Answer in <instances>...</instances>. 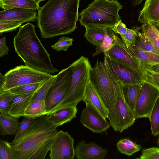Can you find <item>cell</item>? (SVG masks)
Instances as JSON below:
<instances>
[{"label": "cell", "mask_w": 159, "mask_h": 159, "mask_svg": "<svg viewBox=\"0 0 159 159\" xmlns=\"http://www.w3.org/2000/svg\"><path fill=\"white\" fill-rule=\"evenodd\" d=\"M80 0H48L38 10L37 24L42 38L67 34L77 27Z\"/></svg>", "instance_id": "cell-1"}, {"label": "cell", "mask_w": 159, "mask_h": 159, "mask_svg": "<svg viewBox=\"0 0 159 159\" xmlns=\"http://www.w3.org/2000/svg\"><path fill=\"white\" fill-rule=\"evenodd\" d=\"M57 127L49 122L47 115L35 118L21 138L10 143L19 159H44L57 132Z\"/></svg>", "instance_id": "cell-2"}, {"label": "cell", "mask_w": 159, "mask_h": 159, "mask_svg": "<svg viewBox=\"0 0 159 159\" xmlns=\"http://www.w3.org/2000/svg\"><path fill=\"white\" fill-rule=\"evenodd\" d=\"M35 27L30 23L19 27L13 39L16 52L29 67L50 74L58 72L53 66L50 55L37 37Z\"/></svg>", "instance_id": "cell-3"}, {"label": "cell", "mask_w": 159, "mask_h": 159, "mask_svg": "<svg viewBox=\"0 0 159 159\" xmlns=\"http://www.w3.org/2000/svg\"><path fill=\"white\" fill-rule=\"evenodd\" d=\"M122 7L116 0H94L79 14L80 23L85 28L111 27L120 20Z\"/></svg>", "instance_id": "cell-4"}, {"label": "cell", "mask_w": 159, "mask_h": 159, "mask_svg": "<svg viewBox=\"0 0 159 159\" xmlns=\"http://www.w3.org/2000/svg\"><path fill=\"white\" fill-rule=\"evenodd\" d=\"M71 65L72 75L68 91L61 102L52 112L66 107H76L84 99L86 88L90 80V73L92 67L88 59L83 56Z\"/></svg>", "instance_id": "cell-5"}, {"label": "cell", "mask_w": 159, "mask_h": 159, "mask_svg": "<svg viewBox=\"0 0 159 159\" xmlns=\"http://www.w3.org/2000/svg\"><path fill=\"white\" fill-rule=\"evenodd\" d=\"M110 71L113 78L114 98L113 105L108 108L107 118L114 130L121 133L132 125L136 119L125 99L121 83Z\"/></svg>", "instance_id": "cell-6"}, {"label": "cell", "mask_w": 159, "mask_h": 159, "mask_svg": "<svg viewBox=\"0 0 159 159\" xmlns=\"http://www.w3.org/2000/svg\"><path fill=\"white\" fill-rule=\"evenodd\" d=\"M90 81L107 108L113 105L114 98V80L104 62L98 59L90 73Z\"/></svg>", "instance_id": "cell-7"}, {"label": "cell", "mask_w": 159, "mask_h": 159, "mask_svg": "<svg viewBox=\"0 0 159 159\" xmlns=\"http://www.w3.org/2000/svg\"><path fill=\"white\" fill-rule=\"evenodd\" d=\"M5 75V83L0 94L17 87L45 82L53 75L24 65L16 66L7 71Z\"/></svg>", "instance_id": "cell-8"}, {"label": "cell", "mask_w": 159, "mask_h": 159, "mask_svg": "<svg viewBox=\"0 0 159 159\" xmlns=\"http://www.w3.org/2000/svg\"><path fill=\"white\" fill-rule=\"evenodd\" d=\"M71 64L61 70L57 75L44 99L47 114L52 112L66 95L72 78Z\"/></svg>", "instance_id": "cell-9"}, {"label": "cell", "mask_w": 159, "mask_h": 159, "mask_svg": "<svg viewBox=\"0 0 159 159\" xmlns=\"http://www.w3.org/2000/svg\"><path fill=\"white\" fill-rule=\"evenodd\" d=\"M159 97V90L152 85L144 81L141 84L140 94L134 112L136 119L149 118Z\"/></svg>", "instance_id": "cell-10"}, {"label": "cell", "mask_w": 159, "mask_h": 159, "mask_svg": "<svg viewBox=\"0 0 159 159\" xmlns=\"http://www.w3.org/2000/svg\"><path fill=\"white\" fill-rule=\"evenodd\" d=\"M73 138L61 130L57 133L49 151L51 159H73L75 156Z\"/></svg>", "instance_id": "cell-11"}, {"label": "cell", "mask_w": 159, "mask_h": 159, "mask_svg": "<svg viewBox=\"0 0 159 159\" xmlns=\"http://www.w3.org/2000/svg\"><path fill=\"white\" fill-rule=\"evenodd\" d=\"M104 55L106 66L122 85H140L144 81L137 71Z\"/></svg>", "instance_id": "cell-12"}, {"label": "cell", "mask_w": 159, "mask_h": 159, "mask_svg": "<svg viewBox=\"0 0 159 159\" xmlns=\"http://www.w3.org/2000/svg\"><path fill=\"white\" fill-rule=\"evenodd\" d=\"M84 101L86 107L80 115L81 123L94 133H101L107 130L111 126L110 122L91 103L86 100Z\"/></svg>", "instance_id": "cell-13"}, {"label": "cell", "mask_w": 159, "mask_h": 159, "mask_svg": "<svg viewBox=\"0 0 159 159\" xmlns=\"http://www.w3.org/2000/svg\"><path fill=\"white\" fill-rule=\"evenodd\" d=\"M104 54L137 71L139 74V63L133 56L122 39L117 34L116 43Z\"/></svg>", "instance_id": "cell-14"}, {"label": "cell", "mask_w": 159, "mask_h": 159, "mask_svg": "<svg viewBox=\"0 0 159 159\" xmlns=\"http://www.w3.org/2000/svg\"><path fill=\"white\" fill-rule=\"evenodd\" d=\"M77 159H103L108 150L103 149L93 142L86 143L84 140L79 142L75 148Z\"/></svg>", "instance_id": "cell-15"}, {"label": "cell", "mask_w": 159, "mask_h": 159, "mask_svg": "<svg viewBox=\"0 0 159 159\" xmlns=\"http://www.w3.org/2000/svg\"><path fill=\"white\" fill-rule=\"evenodd\" d=\"M36 10L13 7L4 10L0 12V21L13 20L23 23L34 21L37 19Z\"/></svg>", "instance_id": "cell-16"}, {"label": "cell", "mask_w": 159, "mask_h": 159, "mask_svg": "<svg viewBox=\"0 0 159 159\" xmlns=\"http://www.w3.org/2000/svg\"><path fill=\"white\" fill-rule=\"evenodd\" d=\"M34 93L24 95L14 94L10 102L8 115L16 118L24 117V112L31 101Z\"/></svg>", "instance_id": "cell-17"}, {"label": "cell", "mask_w": 159, "mask_h": 159, "mask_svg": "<svg viewBox=\"0 0 159 159\" xmlns=\"http://www.w3.org/2000/svg\"><path fill=\"white\" fill-rule=\"evenodd\" d=\"M77 109L76 106H68L61 108L47 115L48 121L58 127L70 122L76 117Z\"/></svg>", "instance_id": "cell-18"}, {"label": "cell", "mask_w": 159, "mask_h": 159, "mask_svg": "<svg viewBox=\"0 0 159 159\" xmlns=\"http://www.w3.org/2000/svg\"><path fill=\"white\" fill-rule=\"evenodd\" d=\"M85 100L91 103L105 119L107 118L108 108L105 104L90 80L86 88L83 101Z\"/></svg>", "instance_id": "cell-19"}, {"label": "cell", "mask_w": 159, "mask_h": 159, "mask_svg": "<svg viewBox=\"0 0 159 159\" xmlns=\"http://www.w3.org/2000/svg\"><path fill=\"white\" fill-rule=\"evenodd\" d=\"M138 20L142 23L149 21L159 22V0H146Z\"/></svg>", "instance_id": "cell-20"}, {"label": "cell", "mask_w": 159, "mask_h": 159, "mask_svg": "<svg viewBox=\"0 0 159 159\" xmlns=\"http://www.w3.org/2000/svg\"><path fill=\"white\" fill-rule=\"evenodd\" d=\"M139 64L152 66L159 64V55L154 53L139 49L134 46L128 48Z\"/></svg>", "instance_id": "cell-21"}, {"label": "cell", "mask_w": 159, "mask_h": 159, "mask_svg": "<svg viewBox=\"0 0 159 159\" xmlns=\"http://www.w3.org/2000/svg\"><path fill=\"white\" fill-rule=\"evenodd\" d=\"M19 123L16 118L10 116L7 114L0 113V135H15Z\"/></svg>", "instance_id": "cell-22"}, {"label": "cell", "mask_w": 159, "mask_h": 159, "mask_svg": "<svg viewBox=\"0 0 159 159\" xmlns=\"http://www.w3.org/2000/svg\"><path fill=\"white\" fill-rule=\"evenodd\" d=\"M0 7L3 10L18 7L38 10L39 7L36 0H2Z\"/></svg>", "instance_id": "cell-23"}, {"label": "cell", "mask_w": 159, "mask_h": 159, "mask_svg": "<svg viewBox=\"0 0 159 159\" xmlns=\"http://www.w3.org/2000/svg\"><path fill=\"white\" fill-rule=\"evenodd\" d=\"M140 87L141 84L122 85V91L125 99L133 112L139 97Z\"/></svg>", "instance_id": "cell-24"}, {"label": "cell", "mask_w": 159, "mask_h": 159, "mask_svg": "<svg viewBox=\"0 0 159 159\" xmlns=\"http://www.w3.org/2000/svg\"><path fill=\"white\" fill-rule=\"evenodd\" d=\"M47 114L44 100L32 101L27 107L24 117L35 118Z\"/></svg>", "instance_id": "cell-25"}, {"label": "cell", "mask_w": 159, "mask_h": 159, "mask_svg": "<svg viewBox=\"0 0 159 159\" xmlns=\"http://www.w3.org/2000/svg\"><path fill=\"white\" fill-rule=\"evenodd\" d=\"M105 35L102 43L96 46V50L93 56H96L101 52H106L115 44L117 34L115 33L110 27L105 28Z\"/></svg>", "instance_id": "cell-26"}, {"label": "cell", "mask_w": 159, "mask_h": 159, "mask_svg": "<svg viewBox=\"0 0 159 159\" xmlns=\"http://www.w3.org/2000/svg\"><path fill=\"white\" fill-rule=\"evenodd\" d=\"M105 28H86L84 36L88 42L96 47L103 41L105 35Z\"/></svg>", "instance_id": "cell-27"}, {"label": "cell", "mask_w": 159, "mask_h": 159, "mask_svg": "<svg viewBox=\"0 0 159 159\" xmlns=\"http://www.w3.org/2000/svg\"><path fill=\"white\" fill-rule=\"evenodd\" d=\"M116 146L120 152L128 156L132 155L141 148L140 145L127 138L119 140L116 144Z\"/></svg>", "instance_id": "cell-28"}, {"label": "cell", "mask_w": 159, "mask_h": 159, "mask_svg": "<svg viewBox=\"0 0 159 159\" xmlns=\"http://www.w3.org/2000/svg\"><path fill=\"white\" fill-rule=\"evenodd\" d=\"M141 29L142 33L147 37L159 52V37L155 28L153 22L149 21L143 23Z\"/></svg>", "instance_id": "cell-29"}, {"label": "cell", "mask_w": 159, "mask_h": 159, "mask_svg": "<svg viewBox=\"0 0 159 159\" xmlns=\"http://www.w3.org/2000/svg\"><path fill=\"white\" fill-rule=\"evenodd\" d=\"M139 75L143 80L159 90V73L153 72L145 66L139 65Z\"/></svg>", "instance_id": "cell-30"}, {"label": "cell", "mask_w": 159, "mask_h": 159, "mask_svg": "<svg viewBox=\"0 0 159 159\" xmlns=\"http://www.w3.org/2000/svg\"><path fill=\"white\" fill-rule=\"evenodd\" d=\"M143 51L152 52L159 55V52L155 48L149 40L144 34L140 32L134 46Z\"/></svg>", "instance_id": "cell-31"}, {"label": "cell", "mask_w": 159, "mask_h": 159, "mask_svg": "<svg viewBox=\"0 0 159 159\" xmlns=\"http://www.w3.org/2000/svg\"><path fill=\"white\" fill-rule=\"evenodd\" d=\"M0 159H19V156L10 143L0 140Z\"/></svg>", "instance_id": "cell-32"}, {"label": "cell", "mask_w": 159, "mask_h": 159, "mask_svg": "<svg viewBox=\"0 0 159 159\" xmlns=\"http://www.w3.org/2000/svg\"><path fill=\"white\" fill-rule=\"evenodd\" d=\"M45 82L27 84L12 88L9 90L15 95H24L34 93L38 90Z\"/></svg>", "instance_id": "cell-33"}, {"label": "cell", "mask_w": 159, "mask_h": 159, "mask_svg": "<svg viewBox=\"0 0 159 159\" xmlns=\"http://www.w3.org/2000/svg\"><path fill=\"white\" fill-rule=\"evenodd\" d=\"M152 134H159V97L157 100L149 118Z\"/></svg>", "instance_id": "cell-34"}, {"label": "cell", "mask_w": 159, "mask_h": 159, "mask_svg": "<svg viewBox=\"0 0 159 159\" xmlns=\"http://www.w3.org/2000/svg\"><path fill=\"white\" fill-rule=\"evenodd\" d=\"M57 75H52L45 81L38 90L35 93L31 101L44 100L47 93L54 83Z\"/></svg>", "instance_id": "cell-35"}, {"label": "cell", "mask_w": 159, "mask_h": 159, "mask_svg": "<svg viewBox=\"0 0 159 159\" xmlns=\"http://www.w3.org/2000/svg\"><path fill=\"white\" fill-rule=\"evenodd\" d=\"M141 27H134L131 29L127 28L125 34L121 38L127 48L134 46L136 40L139 35V30Z\"/></svg>", "instance_id": "cell-36"}, {"label": "cell", "mask_w": 159, "mask_h": 159, "mask_svg": "<svg viewBox=\"0 0 159 159\" xmlns=\"http://www.w3.org/2000/svg\"><path fill=\"white\" fill-rule=\"evenodd\" d=\"M35 119L32 118L25 117L21 122L19 123L15 137L11 142H15L21 138L30 128Z\"/></svg>", "instance_id": "cell-37"}, {"label": "cell", "mask_w": 159, "mask_h": 159, "mask_svg": "<svg viewBox=\"0 0 159 159\" xmlns=\"http://www.w3.org/2000/svg\"><path fill=\"white\" fill-rule=\"evenodd\" d=\"M14 94L9 90L4 92L0 94V113L8 114L11 100Z\"/></svg>", "instance_id": "cell-38"}, {"label": "cell", "mask_w": 159, "mask_h": 159, "mask_svg": "<svg viewBox=\"0 0 159 159\" xmlns=\"http://www.w3.org/2000/svg\"><path fill=\"white\" fill-rule=\"evenodd\" d=\"M74 39L65 36L61 37L57 43L51 46L52 49L57 52L61 51H66L72 44Z\"/></svg>", "instance_id": "cell-39"}, {"label": "cell", "mask_w": 159, "mask_h": 159, "mask_svg": "<svg viewBox=\"0 0 159 159\" xmlns=\"http://www.w3.org/2000/svg\"><path fill=\"white\" fill-rule=\"evenodd\" d=\"M23 23L17 20H8L0 21V33L16 30Z\"/></svg>", "instance_id": "cell-40"}, {"label": "cell", "mask_w": 159, "mask_h": 159, "mask_svg": "<svg viewBox=\"0 0 159 159\" xmlns=\"http://www.w3.org/2000/svg\"><path fill=\"white\" fill-rule=\"evenodd\" d=\"M141 159H159V148L152 147L143 149L140 157Z\"/></svg>", "instance_id": "cell-41"}, {"label": "cell", "mask_w": 159, "mask_h": 159, "mask_svg": "<svg viewBox=\"0 0 159 159\" xmlns=\"http://www.w3.org/2000/svg\"><path fill=\"white\" fill-rule=\"evenodd\" d=\"M111 28L115 33L120 34L121 38L125 34L127 29L125 25L122 22L121 20Z\"/></svg>", "instance_id": "cell-42"}, {"label": "cell", "mask_w": 159, "mask_h": 159, "mask_svg": "<svg viewBox=\"0 0 159 159\" xmlns=\"http://www.w3.org/2000/svg\"><path fill=\"white\" fill-rule=\"evenodd\" d=\"M9 49L6 45V39L5 37L2 38L0 40V57H2L4 55L8 54Z\"/></svg>", "instance_id": "cell-43"}, {"label": "cell", "mask_w": 159, "mask_h": 159, "mask_svg": "<svg viewBox=\"0 0 159 159\" xmlns=\"http://www.w3.org/2000/svg\"><path fill=\"white\" fill-rule=\"evenodd\" d=\"M139 65L145 66L153 72L159 73V64H155L152 66H145L142 64Z\"/></svg>", "instance_id": "cell-44"}, {"label": "cell", "mask_w": 159, "mask_h": 159, "mask_svg": "<svg viewBox=\"0 0 159 159\" xmlns=\"http://www.w3.org/2000/svg\"><path fill=\"white\" fill-rule=\"evenodd\" d=\"M5 83V76L1 73H0V93L1 92L4 88Z\"/></svg>", "instance_id": "cell-45"}, {"label": "cell", "mask_w": 159, "mask_h": 159, "mask_svg": "<svg viewBox=\"0 0 159 159\" xmlns=\"http://www.w3.org/2000/svg\"><path fill=\"white\" fill-rule=\"evenodd\" d=\"M152 21L155 28L159 37V22Z\"/></svg>", "instance_id": "cell-46"}, {"label": "cell", "mask_w": 159, "mask_h": 159, "mask_svg": "<svg viewBox=\"0 0 159 159\" xmlns=\"http://www.w3.org/2000/svg\"><path fill=\"white\" fill-rule=\"evenodd\" d=\"M143 0H131L132 5L134 7L139 5Z\"/></svg>", "instance_id": "cell-47"}, {"label": "cell", "mask_w": 159, "mask_h": 159, "mask_svg": "<svg viewBox=\"0 0 159 159\" xmlns=\"http://www.w3.org/2000/svg\"><path fill=\"white\" fill-rule=\"evenodd\" d=\"M38 3H39L41 2L44 1V0H36Z\"/></svg>", "instance_id": "cell-48"}, {"label": "cell", "mask_w": 159, "mask_h": 159, "mask_svg": "<svg viewBox=\"0 0 159 159\" xmlns=\"http://www.w3.org/2000/svg\"><path fill=\"white\" fill-rule=\"evenodd\" d=\"M157 143L158 146H159V137L158 138V140L157 141Z\"/></svg>", "instance_id": "cell-49"}, {"label": "cell", "mask_w": 159, "mask_h": 159, "mask_svg": "<svg viewBox=\"0 0 159 159\" xmlns=\"http://www.w3.org/2000/svg\"><path fill=\"white\" fill-rule=\"evenodd\" d=\"M1 0H0V1H1Z\"/></svg>", "instance_id": "cell-50"}]
</instances>
